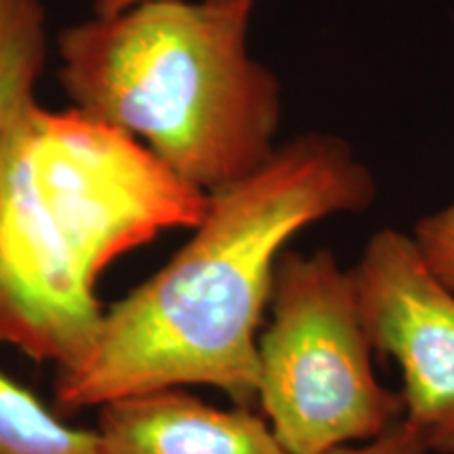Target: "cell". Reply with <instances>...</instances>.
Wrapping results in <instances>:
<instances>
[{"mask_svg":"<svg viewBox=\"0 0 454 454\" xmlns=\"http://www.w3.org/2000/svg\"><path fill=\"white\" fill-rule=\"evenodd\" d=\"M374 198L372 170L337 135L278 147L248 177L208 194L190 240L104 311L87 354L57 371V406L76 412L196 385L257 404L259 326L278 259L305 227L364 213Z\"/></svg>","mask_w":454,"mask_h":454,"instance_id":"cell-1","label":"cell"},{"mask_svg":"<svg viewBox=\"0 0 454 454\" xmlns=\"http://www.w3.org/2000/svg\"><path fill=\"white\" fill-rule=\"evenodd\" d=\"M207 208V192L139 141L36 106L0 156V345L76 364L106 311L101 274L162 231L194 230Z\"/></svg>","mask_w":454,"mask_h":454,"instance_id":"cell-2","label":"cell"},{"mask_svg":"<svg viewBox=\"0 0 454 454\" xmlns=\"http://www.w3.org/2000/svg\"><path fill=\"white\" fill-rule=\"evenodd\" d=\"M254 0H150L66 27L61 87L181 179L213 194L274 156L282 95L248 53Z\"/></svg>","mask_w":454,"mask_h":454,"instance_id":"cell-3","label":"cell"},{"mask_svg":"<svg viewBox=\"0 0 454 454\" xmlns=\"http://www.w3.org/2000/svg\"><path fill=\"white\" fill-rule=\"evenodd\" d=\"M268 309L257 404L288 454H325L400 421V391L374 372L354 280L333 251L286 248Z\"/></svg>","mask_w":454,"mask_h":454,"instance_id":"cell-4","label":"cell"},{"mask_svg":"<svg viewBox=\"0 0 454 454\" xmlns=\"http://www.w3.org/2000/svg\"><path fill=\"white\" fill-rule=\"evenodd\" d=\"M349 274L374 354L400 366L402 421L429 454H454V293L394 227L374 231Z\"/></svg>","mask_w":454,"mask_h":454,"instance_id":"cell-5","label":"cell"},{"mask_svg":"<svg viewBox=\"0 0 454 454\" xmlns=\"http://www.w3.org/2000/svg\"><path fill=\"white\" fill-rule=\"evenodd\" d=\"M95 434L104 454H288L263 414L215 408L185 387L106 402Z\"/></svg>","mask_w":454,"mask_h":454,"instance_id":"cell-6","label":"cell"},{"mask_svg":"<svg viewBox=\"0 0 454 454\" xmlns=\"http://www.w3.org/2000/svg\"><path fill=\"white\" fill-rule=\"evenodd\" d=\"M47 59V13L41 0H0V156L36 107Z\"/></svg>","mask_w":454,"mask_h":454,"instance_id":"cell-7","label":"cell"},{"mask_svg":"<svg viewBox=\"0 0 454 454\" xmlns=\"http://www.w3.org/2000/svg\"><path fill=\"white\" fill-rule=\"evenodd\" d=\"M0 454H104L95 431L61 421L24 385L0 372Z\"/></svg>","mask_w":454,"mask_h":454,"instance_id":"cell-8","label":"cell"},{"mask_svg":"<svg viewBox=\"0 0 454 454\" xmlns=\"http://www.w3.org/2000/svg\"><path fill=\"white\" fill-rule=\"evenodd\" d=\"M411 238L427 268L454 293V200L419 219Z\"/></svg>","mask_w":454,"mask_h":454,"instance_id":"cell-9","label":"cell"},{"mask_svg":"<svg viewBox=\"0 0 454 454\" xmlns=\"http://www.w3.org/2000/svg\"><path fill=\"white\" fill-rule=\"evenodd\" d=\"M325 454H429L427 446L417 438V434L408 425L397 421L385 429L377 438L357 442V444L339 446Z\"/></svg>","mask_w":454,"mask_h":454,"instance_id":"cell-10","label":"cell"},{"mask_svg":"<svg viewBox=\"0 0 454 454\" xmlns=\"http://www.w3.org/2000/svg\"><path fill=\"white\" fill-rule=\"evenodd\" d=\"M141 3H150V0H95V15L110 17L116 13H122V11H127Z\"/></svg>","mask_w":454,"mask_h":454,"instance_id":"cell-11","label":"cell"}]
</instances>
